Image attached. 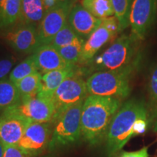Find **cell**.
I'll list each match as a JSON object with an SVG mask.
<instances>
[{
	"mask_svg": "<svg viewBox=\"0 0 157 157\" xmlns=\"http://www.w3.org/2000/svg\"><path fill=\"white\" fill-rule=\"evenodd\" d=\"M149 117L146 103L130 99L124 103L113 118L105 137L107 157H115L132 136L133 127L137 119Z\"/></svg>",
	"mask_w": 157,
	"mask_h": 157,
	"instance_id": "2",
	"label": "cell"
},
{
	"mask_svg": "<svg viewBox=\"0 0 157 157\" xmlns=\"http://www.w3.org/2000/svg\"><path fill=\"white\" fill-rule=\"evenodd\" d=\"M121 105V100L117 98L88 95L82 109V139L91 146L105 140L113 118Z\"/></svg>",
	"mask_w": 157,
	"mask_h": 157,
	"instance_id": "1",
	"label": "cell"
},
{
	"mask_svg": "<svg viewBox=\"0 0 157 157\" xmlns=\"http://www.w3.org/2000/svg\"><path fill=\"white\" fill-rule=\"evenodd\" d=\"M156 0H132L129 14L131 35L141 42L154 25L156 16Z\"/></svg>",
	"mask_w": 157,
	"mask_h": 157,
	"instance_id": "8",
	"label": "cell"
},
{
	"mask_svg": "<svg viewBox=\"0 0 157 157\" xmlns=\"http://www.w3.org/2000/svg\"><path fill=\"white\" fill-rule=\"evenodd\" d=\"M147 92H148V107L149 113V120L151 126L157 119V61L151 67L149 70L148 83H147Z\"/></svg>",
	"mask_w": 157,
	"mask_h": 157,
	"instance_id": "20",
	"label": "cell"
},
{
	"mask_svg": "<svg viewBox=\"0 0 157 157\" xmlns=\"http://www.w3.org/2000/svg\"><path fill=\"white\" fill-rule=\"evenodd\" d=\"M4 151H5V147L0 142V157H2L4 154Z\"/></svg>",
	"mask_w": 157,
	"mask_h": 157,
	"instance_id": "32",
	"label": "cell"
},
{
	"mask_svg": "<svg viewBox=\"0 0 157 157\" xmlns=\"http://www.w3.org/2000/svg\"><path fill=\"white\" fill-rule=\"evenodd\" d=\"M42 74L36 72L26 76L15 84L16 85L21 98L34 97L38 95L41 90V80Z\"/></svg>",
	"mask_w": 157,
	"mask_h": 157,
	"instance_id": "22",
	"label": "cell"
},
{
	"mask_svg": "<svg viewBox=\"0 0 157 157\" xmlns=\"http://www.w3.org/2000/svg\"><path fill=\"white\" fill-rule=\"evenodd\" d=\"M77 0H67L46 12L37 27L40 45L50 44L54 37L68 22L70 12Z\"/></svg>",
	"mask_w": 157,
	"mask_h": 157,
	"instance_id": "7",
	"label": "cell"
},
{
	"mask_svg": "<svg viewBox=\"0 0 157 157\" xmlns=\"http://www.w3.org/2000/svg\"><path fill=\"white\" fill-rule=\"evenodd\" d=\"M53 125L52 122H31L28 125L17 147L32 157H38L48 150Z\"/></svg>",
	"mask_w": 157,
	"mask_h": 157,
	"instance_id": "10",
	"label": "cell"
},
{
	"mask_svg": "<svg viewBox=\"0 0 157 157\" xmlns=\"http://www.w3.org/2000/svg\"><path fill=\"white\" fill-rule=\"evenodd\" d=\"M42 157H55V156H53L52 154H50V153L49 154H47V155H44V156H42Z\"/></svg>",
	"mask_w": 157,
	"mask_h": 157,
	"instance_id": "33",
	"label": "cell"
},
{
	"mask_svg": "<svg viewBox=\"0 0 157 157\" xmlns=\"http://www.w3.org/2000/svg\"><path fill=\"white\" fill-rule=\"evenodd\" d=\"M140 63L117 71L94 72L86 80L88 95L114 98L121 101L127 98L130 95L131 82Z\"/></svg>",
	"mask_w": 157,
	"mask_h": 157,
	"instance_id": "4",
	"label": "cell"
},
{
	"mask_svg": "<svg viewBox=\"0 0 157 157\" xmlns=\"http://www.w3.org/2000/svg\"><path fill=\"white\" fill-rule=\"evenodd\" d=\"M68 22L82 39L90 36L101 25L102 20L97 18L82 7L76 4L70 12Z\"/></svg>",
	"mask_w": 157,
	"mask_h": 157,
	"instance_id": "15",
	"label": "cell"
},
{
	"mask_svg": "<svg viewBox=\"0 0 157 157\" xmlns=\"http://www.w3.org/2000/svg\"><path fill=\"white\" fill-rule=\"evenodd\" d=\"M156 5H157V0H156Z\"/></svg>",
	"mask_w": 157,
	"mask_h": 157,
	"instance_id": "34",
	"label": "cell"
},
{
	"mask_svg": "<svg viewBox=\"0 0 157 157\" xmlns=\"http://www.w3.org/2000/svg\"><path fill=\"white\" fill-rule=\"evenodd\" d=\"M31 122L13 108L0 113V142L3 146H17Z\"/></svg>",
	"mask_w": 157,
	"mask_h": 157,
	"instance_id": "12",
	"label": "cell"
},
{
	"mask_svg": "<svg viewBox=\"0 0 157 157\" xmlns=\"http://www.w3.org/2000/svg\"><path fill=\"white\" fill-rule=\"evenodd\" d=\"M80 38L82 37L76 34L68 22H67L56 35L50 44H52L56 49H58L68 46Z\"/></svg>",
	"mask_w": 157,
	"mask_h": 157,
	"instance_id": "26",
	"label": "cell"
},
{
	"mask_svg": "<svg viewBox=\"0 0 157 157\" xmlns=\"http://www.w3.org/2000/svg\"><path fill=\"white\" fill-rule=\"evenodd\" d=\"M119 31V23L115 16L102 20L101 25L84 41L79 63H88L103 47L114 39Z\"/></svg>",
	"mask_w": 157,
	"mask_h": 157,
	"instance_id": "9",
	"label": "cell"
},
{
	"mask_svg": "<svg viewBox=\"0 0 157 157\" xmlns=\"http://www.w3.org/2000/svg\"><path fill=\"white\" fill-rule=\"evenodd\" d=\"M84 43V39L80 38L71 44L57 50L66 62L71 65L76 66V63H79L80 62Z\"/></svg>",
	"mask_w": 157,
	"mask_h": 157,
	"instance_id": "25",
	"label": "cell"
},
{
	"mask_svg": "<svg viewBox=\"0 0 157 157\" xmlns=\"http://www.w3.org/2000/svg\"><path fill=\"white\" fill-rule=\"evenodd\" d=\"M16 63V58L0 43V80L7 78Z\"/></svg>",
	"mask_w": 157,
	"mask_h": 157,
	"instance_id": "27",
	"label": "cell"
},
{
	"mask_svg": "<svg viewBox=\"0 0 157 157\" xmlns=\"http://www.w3.org/2000/svg\"><path fill=\"white\" fill-rule=\"evenodd\" d=\"M21 100L19 90L9 78L0 80V113L16 105Z\"/></svg>",
	"mask_w": 157,
	"mask_h": 157,
	"instance_id": "19",
	"label": "cell"
},
{
	"mask_svg": "<svg viewBox=\"0 0 157 157\" xmlns=\"http://www.w3.org/2000/svg\"><path fill=\"white\" fill-rule=\"evenodd\" d=\"M5 40L12 49L21 53H34L41 46L37 27L22 22L7 31Z\"/></svg>",
	"mask_w": 157,
	"mask_h": 157,
	"instance_id": "13",
	"label": "cell"
},
{
	"mask_svg": "<svg viewBox=\"0 0 157 157\" xmlns=\"http://www.w3.org/2000/svg\"><path fill=\"white\" fill-rule=\"evenodd\" d=\"M32 55L37 68L42 74L75 66L66 62L58 50L50 44L41 45Z\"/></svg>",
	"mask_w": 157,
	"mask_h": 157,
	"instance_id": "14",
	"label": "cell"
},
{
	"mask_svg": "<svg viewBox=\"0 0 157 157\" xmlns=\"http://www.w3.org/2000/svg\"><path fill=\"white\" fill-rule=\"evenodd\" d=\"M140 43L131 34H121L106 50L88 63L90 71H117L141 62Z\"/></svg>",
	"mask_w": 157,
	"mask_h": 157,
	"instance_id": "3",
	"label": "cell"
},
{
	"mask_svg": "<svg viewBox=\"0 0 157 157\" xmlns=\"http://www.w3.org/2000/svg\"><path fill=\"white\" fill-rule=\"evenodd\" d=\"M38 71L39 70L35 63L34 56L31 55L15 66L10 74L9 78L13 83L16 84L26 76Z\"/></svg>",
	"mask_w": 157,
	"mask_h": 157,
	"instance_id": "23",
	"label": "cell"
},
{
	"mask_svg": "<svg viewBox=\"0 0 157 157\" xmlns=\"http://www.w3.org/2000/svg\"><path fill=\"white\" fill-rule=\"evenodd\" d=\"M2 157H32L23 153L17 146H5Z\"/></svg>",
	"mask_w": 157,
	"mask_h": 157,
	"instance_id": "29",
	"label": "cell"
},
{
	"mask_svg": "<svg viewBox=\"0 0 157 157\" xmlns=\"http://www.w3.org/2000/svg\"><path fill=\"white\" fill-rule=\"evenodd\" d=\"M81 5L97 18L103 20L114 16L111 0H82Z\"/></svg>",
	"mask_w": 157,
	"mask_h": 157,
	"instance_id": "21",
	"label": "cell"
},
{
	"mask_svg": "<svg viewBox=\"0 0 157 157\" xmlns=\"http://www.w3.org/2000/svg\"><path fill=\"white\" fill-rule=\"evenodd\" d=\"M67 1V0H43L44 5L46 10V12L49 10L52 9L55 6L59 5V4L63 2Z\"/></svg>",
	"mask_w": 157,
	"mask_h": 157,
	"instance_id": "30",
	"label": "cell"
},
{
	"mask_svg": "<svg viewBox=\"0 0 157 157\" xmlns=\"http://www.w3.org/2000/svg\"><path fill=\"white\" fill-rule=\"evenodd\" d=\"M87 96L86 81L82 74L76 71L66 78L54 93L52 101L56 107V114L53 120L68 108L84 102Z\"/></svg>",
	"mask_w": 157,
	"mask_h": 157,
	"instance_id": "6",
	"label": "cell"
},
{
	"mask_svg": "<svg viewBox=\"0 0 157 157\" xmlns=\"http://www.w3.org/2000/svg\"><path fill=\"white\" fill-rule=\"evenodd\" d=\"M115 157H149L148 146H144L135 151H121Z\"/></svg>",
	"mask_w": 157,
	"mask_h": 157,
	"instance_id": "28",
	"label": "cell"
},
{
	"mask_svg": "<svg viewBox=\"0 0 157 157\" xmlns=\"http://www.w3.org/2000/svg\"><path fill=\"white\" fill-rule=\"evenodd\" d=\"M152 127H153V130H154V132L157 135V119L155 120L154 124H153Z\"/></svg>",
	"mask_w": 157,
	"mask_h": 157,
	"instance_id": "31",
	"label": "cell"
},
{
	"mask_svg": "<svg viewBox=\"0 0 157 157\" xmlns=\"http://www.w3.org/2000/svg\"><path fill=\"white\" fill-rule=\"evenodd\" d=\"M111 2L121 33L129 26V14L132 0H111Z\"/></svg>",
	"mask_w": 157,
	"mask_h": 157,
	"instance_id": "24",
	"label": "cell"
},
{
	"mask_svg": "<svg viewBox=\"0 0 157 157\" xmlns=\"http://www.w3.org/2000/svg\"><path fill=\"white\" fill-rule=\"evenodd\" d=\"M22 0H0V29L9 28L20 21Z\"/></svg>",
	"mask_w": 157,
	"mask_h": 157,
	"instance_id": "18",
	"label": "cell"
},
{
	"mask_svg": "<svg viewBox=\"0 0 157 157\" xmlns=\"http://www.w3.org/2000/svg\"><path fill=\"white\" fill-rule=\"evenodd\" d=\"M11 108L33 122H52L56 114L52 99L39 95L21 98L18 104Z\"/></svg>",
	"mask_w": 157,
	"mask_h": 157,
	"instance_id": "11",
	"label": "cell"
},
{
	"mask_svg": "<svg viewBox=\"0 0 157 157\" xmlns=\"http://www.w3.org/2000/svg\"><path fill=\"white\" fill-rule=\"evenodd\" d=\"M84 102L72 105L52 121V133L48 151L67 148L76 144L82 137L81 116Z\"/></svg>",
	"mask_w": 157,
	"mask_h": 157,
	"instance_id": "5",
	"label": "cell"
},
{
	"mask_svg": "<svg viewBox=\"0 0 157 157\" xmlns=\"http://www.w3.org/2000/svg\"><path fill=\"white\" fill-rule=\"evenodd\" d=\"M46 10L43 0H22L20 21L38 26L42 21Z\"/></svg>",
	"mask_w": 157,
	"mask_h": 157,
	"instance_id": "17",
	"label": "cell"
},
{
	"mask_svg": "<svg viewBox=\"0 0 157 157\" xmlns=\"http://www.w3.org/2000/svg\"><path fill=\"white\" fill-rule=\"evenodd\" d=\"M75 66L64 69L52 71L42 74L41 80V90L37 95L52 99L54 93L62 82L66 78L76 73Z\"/></svg>",
	"mask_w": 157,
	"mask_h": 157,
	"instance_id": "16",
	"label": "cell"
}]
</instances>
